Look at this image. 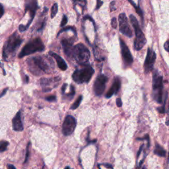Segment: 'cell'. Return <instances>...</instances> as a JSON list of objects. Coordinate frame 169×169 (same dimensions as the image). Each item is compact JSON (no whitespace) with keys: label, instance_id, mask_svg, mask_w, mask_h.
<instances>
[{"label":"cell","instance_id":"cell-23","mask_svg":"<svg viewBox=\"0 0 169 169\" xmlns=\"http://www.w3.org/2000/svg\"><path fill=\"white\" fill-rule=\"evenodd\" d=\"M9 145V143L7 141H3L0 143V153L3 152L7 149V147Z\"/></svg>","mask_w":169,"mask_h":169},{"label":"cell","instance_id":"cell-25","mask_svg":"<svg viewBox=\"0 0 169 169\" xmlns=\"http://www.w3.org/2000/svg\"><path fill=\"white\" fill-rule=\"evenodd\" d=\"M75 88L74 87H73V85L71 86V91L70 93H68V94L66 95L67 97H70V98H72L73 97V95H75Z\"/></svg>","mask_w":169,"mask_h":169},{"label":"cell","instance_id":"cell-13","mask_svg":"<svg viewBox=\"0 0 169 169\" xmlns=\"http://www.w3.org/2000/svg\"><path fill=\"white\" fill-rule=\"evenodd\" d=\"M32 61L34 62V65L38 67L40 70L42 71V72H44L46 73L50 72V66L48 65V62L45 58H44V57H42L41 56H38L33 57Z\"/></svg>","mask_w":169,"mask_h":169},{"label":"cell","instance_id":"cell-8","mask_svg":"<svg viewBox=\"0 0 169 169\" xmlns=\"http://www.w3.org/2000/svg\"><path fill=\"white\" fill-rule=\"evenodd\" d=\"M76 127V120L72 116H67L62 127V132L64 135H70L74 132Z\"/></svg>","mask_w":169,"mask_h":169},{"label":"cell","instance_id":"cell-16","mask_svg":"<svg viewBox=\"0 0 169 169\" xmlns=\"http://www.w3.org/2000/svg\"><path fill=\"white\" fill-rule=\"evenodd\" d=\"M13 128L15 131L21 132L23 130V125L21 121V112H18L13 119Z\"/></svg>","mask_w":169,"mask_h":169},{"label":"cell","instance_id":"cell-6","mask_svg":"<svg viewBox=\"0 0 169 169\" xmlns=\"http://www.w3.org/2000/svg\"><path fill=\"white\" fill-rule=\"evenodd\" d=\"M22 42H23V40L20 39L19 36L17 35V33H15L12 36H11L3 48V55L4 59L8 56V54L14 53L21 45Z\"/></svg>","mask_w":169,"mask_h":169},{"label":"cell","instance_id":"cell-2","mask_svg":"<svg viewBox=\"0 0 169 169\" xmlns=\"http://www.w3.org/2000/svg\"><path fill=\"white\" fill-rule=\"evenodd\" d=\"M93 73H94V70L92 67L86 64L83 68L75 70L73 73L72 77L73 81L79 84L88 83L92 77Z\"/></svg>","mask_w":169,"mask_h":169},{"label":"cell","instance_id":"cell-12","mask_svg":"<svg viewBox=\"0 0 169 169\" xmlns=\"http://www.w3.org/2000/svg\"><path fill=\"white\" fill-rule=\"evenodd\" d=\"M38 9L37 1V0H26L25 1V12L30 11L31 19L30 20L29 23L26 24V27H28L34 19L35 13H36L37 9Z\"/></svg>","mask_w":169,"mask_h":169},{"label":"cell","instance_id":"cell-20","mask_svg":"<svg viewBox=\"0 0 169 169\" xmlns=\"http://www.w3.org/2000/svg\"><path fill=\"white\" fill-rule=\"evenodd\" d=\"M82 99H83V97L82 96H79L78 99H77L74 103H73V105L71 106V109H72V110H75V109H76L79 107V106L80 105V103H81V102L82 101Z\"/></svg>","mask_w":169,"mask_h":169},{"label":"cell","instance_id":"cell-9","mask_svg":"<svg viewBox=\"0 0 169 169\" xmlns=\"http://www.w3.org/2000/svg\"><path fill=\"white\" fill-rule=\"evenodd\" d=\"M108 81V77L104 75H100L97 77L93 86V89L95 94L98 96L104 93L106 87V83Z\"/></svg>","mask_w":169,"mask_h":169},{"label":"cell","instance_id":"cell-35","mask_svg":"<svg viewBox=\"0 0 169 169\" xmlns=\"http://www.w3.org/2000/svg\"><path fill=\"white\" fill-rule=\"evenodd\" d=\"M157 110L160 113H161V114H163V113H164V105H163V106H161V107L158 108Z\"/></svg>","mask_w":169,"mask_h":169},{"label":"cell","instance_id":"cell-22","mask_svg":"<svg viewBox=\"0 0 169 169\" xmlns=\"http://www.w3.org/2000/svg\"><path fill=\"white\" fill-rule=\"evenodd\" d=\"M73 1L75 5H79L82 7H84L87 4L86 0H73Z\"/></svg>","mask_w":169,"mask_h":169},{"label":"cell","instance_id":"cell-29","mask_svg":"<svg viewBox=\"0 0 169 169\" xmlns=\"http://www.w3.org/2000/svg\"><path fill=\"white\" fill-rule=\"evenodd\" d=\"M111 24H112V26L114 28H116L117 27V21L116 18H113L112 19V21H111Z\"/></svg>","mask_w":169,"mask_h":169},{"label":"cell","instance_id":"cell-18","mask_svg":"<svg viewBox=\"0 0 169 169\" xmlns=\"http://www.w3.org/2000/svg\"><path fill=\"white\" fill-rule=\"evenodd\" d=\"M154 153L159 157H164L166 155L165 150L161 145H158V144H157L156 146H155Z\"/></svg>","mask_w":169,"mask_h":169},{"label":"cell","instance_id":"cell-30","mask_svg":"<svg viewBox=\"0 0 169 169\" xmlns=\"http://www.w3.org/2000/svg\"><path fill=\"white\" fill-rule=\"evenodd\" d=\"M116 104L118 107H121V106H122V102L120 98H118V99H116Z\"/></svg>","mask_w":169,"mask_h":169},{"label":"cell","instance_id":"cell-17","mask_svg":"<svg viewBox=\"0 0 169 169\" xmlns=\"http://www.w3.org/2000/svg\"><path fill=\"white\" fill-rule=\"evenodd\" d=\"M49 54H50L51 56H52L54 58H55V61L57 62V66L59 67V68L62 71H65L68 69V66H67L66 63L65 61L64 60L63 58L58 55L57 54H55V53H54L52 52H49Z\"/></svg>","mask_w":169,"mask_h":169},{"label":"cell","instance_id":"cell-14","mask_svg":"<svg viewBox=\"0 0 169 169\" xmlns=\"http://www.w3.org/2000/svg\"><path fill=\"white\" fill-rule=\"evenodd\" d=\"M121 87V81L119 77H116L114 79V83H113L112 87H111L110 89L108 91V93H106V98H110L113 95L116 93L118 91H119L120 88Z\"/></svg>","mask_w":169,"mask_h":169},{"label":"cell","instance_id":"cell-34","mask_svg":"<svg viewBox=\"0 0 169 169\" xmlns=\"http://www.w3.org/2000/svg\"><path fill=\"white\" fill-rule=\"evenodd\" d=\"M4 13V9H3V6H2L1 4H0V18L3 16Z\"/></svg>","mask_w":169,"mask_h":169},{"label":"cell","instance_id":"cell-10","mask_svg":"<svg viewBox=\"0 0 169 169\" xmlns=\"http://www.w3.org/2000/svg\"><path fill=\"white\" fill-rule=\"evenodd\" d=\"M155 59H156L155 52L151 48H148L145 64H144V69H145V73H149L153 70Z\"/></svg>","mask_w":169,"mask_h":169},{"label":"cell","instance_id":"cell-40","mask_svg":"<svg viewBox=\"0 0 169 169\" xmlns=\"http://www.w3.org/2000/svg\"><path fill=\"white\" fill-rule=\"evenodd\" d=\"M65 169H71L70 167H68V166H67V167Z\"/></svg>","mask_w":169,"mask_h":169},{"label":"cell","instance_id":"cell-5","mask_svg":"<svg viewBox=\"0 0 169 169\" xmlns=\"http://www.w3.org/2000/svg\"><path fill=\"white\" fill-rule=\"evenodd\" d=\"M130 19L131 23H132L133 28H134L135 32L134 48L136 50H140L146 44V39L145 37V35H144L143 32L141 31V29L140 28L136 18L133 15H131L130 16Z\"/></svg>","mask_w":169,"mask_h":169},{"label":"cell","instance_id":"cell-38","mask_svg":"<svg viewBox=\"0 0 169 169\" xmlns=\"http://www.w3.org/2000/svg\"><path fill=\"white\" fill-rule=\"evenodd\" d=\"M7 169H16V168L13 165H12V164H7Z\"/></svg>","mask_w":169,"mask_h":169},{"label":"cell","instance_id":"cell-15","mask_svg":"<svg viewBox=\"0 0 169 169\" xmlns=\"http://www.w3.org/2000/svg\"><path fill=\"white\" fill-rule=\"evenodd\" d=\"M62 45L63 46L64 52L68 56H72L73 41L71 39H64L62 41Z\"/></svg>","mask_w":169,"mask_h":169},{"label":"cell","instance_id":"cell-27","mask_svg":"<svg viewBox=\"0 0 169 169\" xmlns=\"http://www.w3.org/2000/svg\"><path fill=\"white\" fill-rule=\"evenodd\" d=\"M67 23H68V17H67L66 15H64L63 16V18H62V21L60 26L63 27V26H64L66 25V24H67Z\"/></svg>","mask_w":169,"mask_h":169},{"label":"cell","instance_id":"cell-33","mask_svg":"<svg viewBox=\"0 0 169 169\" xmlns=\"http://www.w3.org/2000/svg\"><path fill=\"white\" fill-rule=\"evenodd\" d=\"M103 3V2L101 1V0H97V9H99L100 7H101L102 4Z\"/></svg>","mask_w":169,"mask_h":169},{"label":"cell","instance_id":"cell-7","mask_svg":"<svg viewBox=\"0 0 169 169\" xmlns=\"http://www.w3.org/2000/svg\"><path fill=\"white\" fill-rule=\"evenodd\" d=\"M119 26H120V31L124 35L128 37H133V32L132 30L131 29L130 24L128 23V19L124 13H121L119 15Z\"/></svg>","mask_w":169,"mask_h":169},{"label":"cell","instance_id":"cell-28","mask_svg":"<svg viewBox=\"0 0 169 169\" xmlns=\"http://www.w3.org/2000/svg\"><path fill=\"white\" fill-rule=\"evenodd\" d=\"M46 100L49 102H53L56 100V97L54 96V95H52V96H48L47 97H46Z\"/></svg>","mask_w":169,"mask_h":169},{"label":"cell","instance_id":"cell-4","mask_svg":"<svg viewBox=\"0 0 169 169\" xmlns=\"http://www.w3.org/2000/svg\"><path fill=\"white\" fill-rule=\"evenodd\" d=\"M163 77L157 72H155L153 77V99L158 103H161L163 101Z\"/></svg>","mask_w":169,"mask_h":169},{"label":"cell","instance_id":"cell-39","mask_svg":"<svg viewBox=\"0 0 169 169\" xmlns=\"http://www.w3.org/2000/svg\"><path fill=\"white\" fill-rule=\"evenodd\" d=\"M166 124L167 126H169V114L168 115L167 118H166Z\"/></svg>","mask_w":169,"mask_h":169},{"label":"cell","instance_id":"cell-24","mask_svg":"<svg viewBox=\"0 0 169 169\" xmlns=\"http://www.w3.org/2000/svg\"><path fill=\"white\" fill-rule=\"evenodd\" d=\"M73 30V32L75 33V34H76V32H75V28L74 27H73V26H68V27H66V28H63V29L62 30H61L60 31H59V33H58V34H57V36H59V34H61V33H62V32H65V31H67L68 30Z\"/></svg>","mask_w":169,"mask_h":169},{"label":"cell","instance_id":"cell-11","mask_svg":"<svg viewBox=\"0 0 169 169\" xmlns=\"http://www.w3.org/2000/svg\"><path fill=\"white\" fill-rule=\"evenodd\" d=\"M120 46H121V51H122V55L123 58L124 62L127 66H130L133 63V57L132 55L131 54L130 51L129 50L128 46L124 43V42L122 40H120Z\"/></svg>","mask_w":169,"mask_h":169},{"label":"cell","instance_id":"cell-37","mask_svg":"<svg viewBox=\"0 0 169 169\" xmlns=\"http://www.w3.org/2000/svg\"><path fill=\"white\" fill-rule=\"evenodd\" d=\"M66 87H67V84H64L63 86H62V94H64V93H65V90L66 89Z\"/></svg>","mask_w":169,"mask_h":169},{"label":"cell","instance_id":"cell-36","mask_svg":"<svg viewBox=\"0 0 169 169\" xmlns=\"http://www.w3.org/2000/svg\"><path fill=\"white\" fill-rule=\"evenodd\" d=\"M114 4H115V1L111 2V3H110V9H111V11H112L113 10L116 9V7H114Z\"/></svg>","mask_w":169,"mask_h":169},{"label":"cell","instance_id":"cell-19","mask_svg":"<svg viewBox=\"0 0 169 169\" xmlns=\"http://www.w3.org/2000/svg\"><path fill=\"white\" fill-rule=\"evenodd\" d=\"M51 18H54L55 16V15L57 14V11H58V6H57V3H54L51 9Z\"/></svg>","mask_w":169,"mask_h":169},{"label":"cell","instance_id":"cell-26","mask_svg":"<svg viewBox=\"0 0 169 169\" xmlns=\"http://www.w3.org/2000/svg\"><path fill=\"white\" fill-rule=\"evenodd\" d=\"M30 143L28 144L27 147H26V157H25V159H24V163H26V162L28 161V157H29V154H30V151H29V145H30Z\"/></svg>","mask_w":169,"mask_h":169},{"label":"cell","instance_id":"cell-32","mask_svg":"<svg viewBox=\"0 0 169 169\" xmlns=\"http://www.w3.org/2000/svg\"><path fill=\"white\" fill-rule=\"evenodd\" d=\"M19 29L20 32H24V31L26 29V26H24V25H23V24H21V25L19 26Z\"/></svg>","mask_w":169,"mask_h":169},{"label":"cell","instance_id":"cell-31","mask_svg":"<svg viewBox=\"0 0 169 169\" xmlns=\"http://www.w3.org/2000/svg\"><path fill=\"white\" fill-rule=\"evenodd\" d=\"M164 49H165L167 52H169V40H168V41L165 42V44H164Z\"/></svg>","mask_w":169,"mask_h":169},{"label":"cell","instance_id":"cell-1","mask_svg":"<svg viewBox=\"0 0 169 169\" xmlns=\"http://www.w3.org/2000/svg\"><path fill=\"white\" fill-rule=\"evenodd\" d=\"M91 54L89 50L83 44H77L73 49L72 57L81 65H86L89 60Z\"/></svg>","mask_w":169,"mask_h":169},{"label":"cell","instance_id":"cell-41","mask_svg":"<svg viewBox=\"0 0 169 169\" xmlns=\"http://www.w3.org/2000/svg\"><path fill=\"white\" fill-rule=\"evenodd\" d=\"M42 169H44V167H43V168H42Z\"/></svg>","mask_w":169,"mask_h":169},{"label":"cell","instance_id":"cell-3","mask_svg":"<svg viewBox=\"0 0 169 169\" xmlns=\"http://www.w3.org/2000/svg\"><path fill=\"white\" fill-rule=\"evenodd\" d=\"M44 45L41 39H35L24 46L23 50L20 52L19 57L20 58L26 55L34 54L37 52H42L44 50Z\"/></svg>","mask_w":169,"mask_h":169},{"label":"cell","instance_id":"cell-21","mask_svg":"<svg viewBox=\"0 0 169 169\" xmlns=\"http://www.w3.org/2000/svg\"><path fill=\"white\" fill-rule=\"evenodd\" d=\"M129 1H130V3L133 5V7H134V8L135 9V10H136V12L137 13V14H138L141 17H143V12H142L141 9H140L138 6H137L136 5H135V4L134 3V2H133L132 0H129Z\"/></svg>","mask_w":169,"mask_h":169}]
</instances>
